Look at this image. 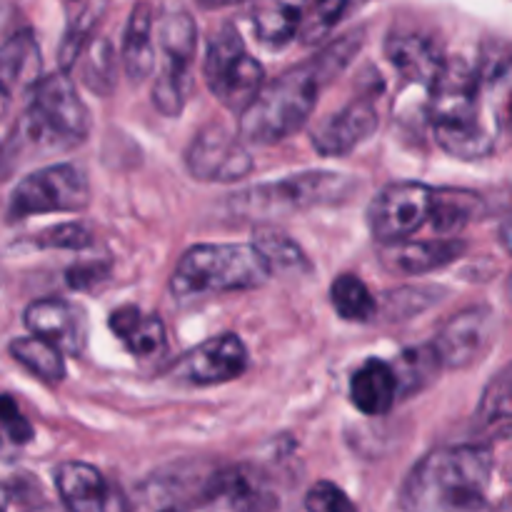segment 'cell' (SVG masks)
<instances>
[{
    "label": "cell",
    "instance_id": "7c38bea8",
    "mask_svg": "<svg viewBox=\"0 0 512 512\" xmlns=\"http://www.w3.org/2000/svg\"><path fill=\"white\" fill-rule=\"evenodd\" d=\"M185 168L203 183H233L253 170V158L230 130L210 123L188 145Z\"/></svg>",
    "mask_w": 512,
    "mask_h": 512
},
{
    "label": "cell",
    "instance_id": "f1b7e54d",
    "mask_svg": "<svg viewBox=\"0 0 512 512\" xmlns=\"http://www.w3.org/2000/svg\"><path fill=\"white\" fill-rule=\"evenodd\" d=\"M10 355L18 360L23 368H28L30 373L38 375L45 383H60L65 378V358L53 343L43 338H15L10 343Z\"/></svg>",
    "mask_w": 512,
    "mask_h": 512
},
{
    "label": "cell",
    "instance_id": "9c48e42d",
    "mask_svg": "<svg viewBox=\"0 0 512 512\" xmlns=\"http://www.w3.org/2000/svg\"><path fill=\"white\" fill-rule=\"evenodd\" d=\"M90 203L88 178L70 163L48 165L25 175L10 195L8 215L13 220L45 213H80Z\"/></svg>",
    "mask_w": 512,
    "mask_h": 512
},
{
    "label": "cell",
    "instance_id": "2e32d148",
    "mask_svg": "<svg viewBox=\"0 0 512 512\" xmlns=\"http://www.w3.org/2000/svg\"><path fill=\"white\" fill-rule=\"evenodd\" d=\"M25 328L48 343H53L60 353L80 355L88 343V320L75 305L58 298L35 300L25 308Z\"/></svg>",
    "mask_w": 512,
    "mask_h": 512
},
{
    "label": "cell",
    "instance_id": "ffe728a7",
    "mask_svg": "<svg viewBox=\"0 0 512 512\" xmlns=\"http://www.w3.org/2000/svg\"><path fill=\"white\" fill-rule=\"evenodd\" d=\"M43 78V58L33 30L18 28L0 45V98L30 93Z\"/></svg>",
    "mask_w": 512,
    "mask_h": 512
},
{
    "label": "cell",
    "instance_id": "f35d334b",
    "mask_svg": "<svg viewBox=\"0 0 512 512\" xmlns=\"http://www.w3.org/2000/svg\"><path fill=\"white\" fill-rule=\"evenodd\" d=\"M498 235H500V245H503V248L512 255V210L508 215H505L503 223H500Z\"/></svg>",
    "mask_w": 512,
    "mask_h": 512
},
{
    "label": "cell",
    "instance_id": "60d3db41",
    "mask_svg": "<svg viewBox=\"0 0 512 512\" xmlns=\"http://www.w3.org/2000/svg\"><path fill=\"white\" fill-rule=\"evenodd\" d=\"M8 505H10V493L5 485H0V512H8Z\"/></svg>",
    "mask_w": 512,
    "mask_h": 512
},
{
    "label": "cell",
    "instance_id": "83f0119b",
    "mask_svg": "<svg viewBox=\"0 0 512 512\" xmlns=\"http://www.w3.org/2000/svg\"><path fill=\"white\" fill-rule=\"evenodd\" d=\"M370 0H310L305 10L303 28H300V40L305 45H318L335 33V28L353 18L363 5Z\"/></svg>",
    "mask_w": 512,
    "mask_h": 512
},
{
    "label": "cell",
    "instance_id": "74e56055",
    "mask_svg": "<svg viewBox=\"0 0 512 512\" xmlns=\"http://www.w3.org/2000/svg\"><path fill=\"white\" fill-rule=\"evenodd\" d=\"M18 28H23V25H18V10L10 3H3V0H0V45H3Z\"/></svg>",
    "mask_w": 512,
    "mask_h": 512
},
{
    "label": "cell",
    "instance_id": "603a6c76",
    "mask_svg": "<svg viewBox=\"0 0 512 512\" xmlns=\"http://www.w3.org/2000/svg\"><path fill=\"white\" fill-rule=\"evenodd\" d=\"M153 8L150 3L140 0L133 10H130L128 25H125L123 35V65L125 73L133 83H143L150 78L155 65V43H153Z\"/></svg>",
    "mask_w": 512,
    "mask_h": 512
},
{
    "label": "cell",
    "instance_id": "9a60e30c",
    "mask_svg": "<svg viewBox=\"0 0 512 512\" xmlns=\"http://www.w3.org/2000/svg\"><path fill=\"white\" fill-rule=\"evenodd\" d=\"M55 485L68 512H128V500L88 463H63L55 473Z\"/></svg>",
    "mask_w": 512,
    "mask_h": 512
},
{
    "label": "cell",
    "instance_id": "f546056e",
    "mask_svg": "<svg viewBox=\"0 0 512 512\" xmlns=\"http://www.w3.org/2000/svg\"><path fill=\"white\" fill-rule=\"evenodd\" d=\"M330 300H333L335 313L348 323H368L378 313L373 293L358 275H340L330 285Z\"/></svg>",
    "mask_w": 512,
    "mask_h": 512
},
{
    "label": "cell",
    "instance_id": "ba28073f",
    "mask_svg": "<svg viewBox=\"0 0 512 512\" xmlns=\"http://www.w3.org/2000/svg\"><path fill=\"white\" fill-rule=\"evenodd\" d=\"M158 45L163 68L155 75L153 103L163 115H180L190 90V65L198 45V28L185 10H165L158 20Z\"/></svg>",
    "mask_w": 512,
    "mask_h": 512
},
{
    "label": "cell",
    "instance_id": "d6a6232c",
    "mask_svg": "<svg viewBox=\"0 0 512 512\" xmlns=\"http://www.w3.org/2000/svg\"><path fill=\"white\" fill-rule=\"evenodd\" d=\"M478 418L483 423H500L512 420V363L505 365L483 390Z\"/></svg>",
    "mask_w": 512,
    "mask_h": 512
},
{
    "label": "cell",
    "instance_id": "f6af8a7d",
    "mask_svg": "<svg viewBox=\"0 0 512 512\" xmlns=\"http://www.w3.org/2000/svg\"><path fill=\"white\" fill-rule=\"evenodd\" d=\"M160 512H185V510H175V508H163Z\"/></svg>",
    "mask_w": 512,
    "mask_h": 512
},
{
    "label": "cell",
    "instance_id": "7a4b0ae2",
    "mask_svg": "<svg viewBox=\"0 0 512 512\" xmlns=\"http://www.w3.org/2000/svg\"><path fill=\"white\" fill-rule=\"evenodd\" d=\"M493 453L485 445H450L425 455L400 490L405 512H493L488 498Z\"/></svg>",
    "mask_w": 512,
    "mask_h": 512
},
{
    "label": "cell",
    "instance_id": "4fadbf2b",
    "mask_svg": "<svg viewBox=\"0 0 512 512\" xmlns=\"http://www.w3.org/2000/svg\"><path fill=\"white\" fill-rule=\"evenodd\" d=\"M248 368V348L235 333L210 338L183 355L173 378L188 385H220L240 378Z\"/></svg>",
    "mask_w": 512,
    "mask_h": 512
},
{
    "label": "cell",
    "instance_id": "836d02e7",
    "mask_svg": "<svg viewBox=\"0 0 512 512\" xmlns=\"http://www.w3.org/2000/svg\"><path fill=\"white\" fill-rule=\"evenodd\" d=\"M38 248H55V250H85L93 245V235L83 223H63L55 228L43 230L33 240Z\"/></svg>",
    "mask_w": 512,
    "mask_h": 512
},
{
    "label": "cell",
    "instance_id": "cb8c5ba5",
    "mask_svg": "<svg viewBox=\"0 0 512 512\" xmlns=\"http://www.w3.org/2000/svg\"><path fill=\"white\" fill-rule=\"evenodd\" d=\"M480 73V100L495 135H512V58H500Z\"/></svg>",
    "mask_w": 512,
    "mask_h": 512
},
{
    "label": "cell",
    "instance_id": "b9f144b4",
    "mask_svg": "<svg viewBox=\"0 0 512 512\" xmlns=\"http://www.w3.org/2000/svg\"><path fill=\"white\" fill-rule=\"evenodd\" d=\"M35 512H68L65 508H53V505H45V508L35 510Z\"/></svg>",
    "mask_w": 512,
    "mask_h": 512
},
{
    "label": "cell",
    "instance_id": "3957f363",
    "mask_svg": "<svg viewBox=\"0 0 512 512\" xmlns=\"http://www.w3.org/2000/svg\"><path fill=\"white\" fill-rule=\"evenodd\" d=\"M430 123L445 153L460 160H480L498 145L480 100V73L465 60H445L430 85Z\"/></svg>",
    "mask_w": 512,
    "mask_h": 512
},
{
    "label": "cell",
    "instance_id": "d4e9b609",
    "mask_svg": "<svg viewBox=\"0 0 512 512\" xmlns=\"http://www.w3.org/2000/svg\"><path fill=\"white\" fill-rule=\"evenodd\" d=\"M110 330L138 358H150L165 345V328L158 315L140 313L135 305H123L110 315Z\"/></svg>",
    "mask_w": 512,
    "mask_h": 512
},
{
    "label": "cell",
    "instance_id": "ab89813d",
    "mask_svg": "<svg viewBox=\"0 0 512 512\" xmlns=\"http://www.w3.org/2000/svg\"><path fill=\"white\" fill-rule=\"evenodd\" d=\"M203 8H225V5H238V3H248V0H198Z\"/></svg>",
    "mask_w": 512,
    "mask_h": 512
},
{
    "label": "cell",
    "instance_id": "4dcf8cb0",
    "mask_svg": "<svg viewBox=\"0 0 512 512\" xmlns=\"http://www.w3.org/2000/svg\"><path fill=\"white\" fill-rule=\"evenodd\" d=\"M395 375H398V388L405 390V395L418 393L425 385L433 383L435 375L440 373V360L435 355L433 345H418V348L405 350L398 358V365L393 363Z\"/></svg>",
    "mask_w": 512,
    "mask_h": 512
},
{
    "label": "cell",
    "instance_id": "d6986e66",
    "mask_svg": "<svg viewBox=\"0 0 512 512\" xmlns=\"http://www.w3.org/2000/svg\"><path fill=\"white\" fill-rule=\"evenodd\" d=\"M465 253V243L458 238H433V240H400V243L383 245L380 260L390 273L398 275H425L433 270L455 263Z\"/></svg>",
    "mask_w": 512,
    "mask_h": 512
},
{
    "label": "cell",
    "instance_id": "44dd1931",
    "mask_svg": "<svg viewBox=\"0 0 512 512\" xmlns=\"http://www.w3.org/2000/svg\"><path fill=\"white\" fill-rule=\"evenodd\" d=\"M398 375L393 363L370 358L350 378V400L365 415H388L398 398Z\"/></svg>",
    "mask_w": 512,
    "mask_h": 512
},
{
    "label": "cell",
    "instance_id": "6da1fadb",
    "mask_svg": "<svg viewBox=\"0 0 512 512\" xmlns=\"http://www.w3.org/2000/svg\"><path fill=\"white\" fill-rule=\"evenodd\" d=\"M363 45V33H348L325 45L313 60L263 85L253 103L240 113V138L255 145H273L298 133L313 115L318 95Z\"/></svg>",
    "mask_w": 512,
    "mask_h": 512
},
{
    "label": "cell",
    "instance_id": "d590c367",
    "mask_svg": "<svg viewBox=\"0 0 512 512\" xmlns=\"http://www.w3.org/2000/svg\"><path fill=\"white\" fill-rule=\"evenodd\" d=\"M305 510L308 512H358L355 510L353 500L348 498L343 488L335 483L320 480L305 495Z\"/></svg>",
    "mask_w": 512,
    "mask_h": 512
},
{
    "label": "cell",
    "instance_id": "e0dca14e",
    "mask_svg": "<svg viewBox=\"0 0 512 512\" xmlns=\"http://www.w3.org/2000/svg\"><path fill=\"white\" fill-rule=\"evenodd\" d=\"M378 123V110H375L373 100H353L313 130V145L323 155L343 158V155L353 153L360 143H365L378 130Z\"/></svg>",
    "mask_w": 512,
    "mask_h": 512
},
{
    "label": "cell",
    "instance_id": "ee69618b",
    "mask_svg": "<svg viewBox=\"0 0 512 512\" xmlns=\"http://www.w3.org/2000/svg\"><path fill=\"white\" fill-rule=\"evenodd\" d=\"M503 512H512V495H510V500H508V503L503 505Z\"/></svg>",
    "mask_w": 512,
    "mask_h": 512
},
{
    "label": "cell",
    "instance_id": "8d00e7d4",
    "mask_svg": "<svg viewBox=\"0 0 512 512\" xmlns=\"http://www.w3.org/2000/svg\"><path fill=\"white\" fill-rule=\"evenodd\" d=\"M0 435L15 445H25L33 438V425L20 413L18 403L10 395H0Z\"/></svg>",
    "mask_w": 512,
    "mask_h": 512
},
{
    "label": "cell",
    "instance_id": "8992f818",
    "mask_svg": "<svg viewBox=\"0 0 512 512\" xmlns=\"http://www.w3.org/2000/svg\"><path fill=\"white\" fill-rule=\"evenodd\" d=\"M353 190L355 183L348 175L310 170V173L288 175L280 183H265L243 190L233 195L230 205L243 218H273V215L345 203Z\"/></svg>",
    "mask_w": 512,
    "mask_h": 512
},
{
    "label": "cell",
    "instance_id": "ac0fdd59",
    "mask_svg": "<svg viewBox=\"0 0 512 512\" xmlns=\"http://www.w3.org/2000/svg\"><path fill=\"white\" fill-rule=\"evenodd\" d=\"M385 58L405 83L430 88L445 65V55L433 38L420 33H390L385 40Z\"/></svg>",
    "mask_w": 512,
    "mask_h": 512
},
{
    "label": "cell",
    "instance_id": "1f68e13d",
    "mask_svg": "<svg viewBox=\"0 0 512 512\" xmlns=\"http://www.w3.org/2000/svg\"><path fill=\"white\" fill-rule=\"evenodd\" d=\"M85 65H83V80L93 93L110 95L115 85V53L113 45L105 38L93 40L85 45Z\"/></svg>",
    "mask_w": 512,
    "mask_h": 512
},
{
    "label": "cell",
    "instance_id": "277c9868",
    "mask_svg": "<svg viewBox=\"0 0 512 512\" xmlns=\"http://www.w3.org/2000/svg\"><path fill=\"white\" fill-rule=\"evenodd\" d=\"M270 270L253 243L195 245L180 258L170 290L180 298L208 293H240L268 283Z\"/></svg>",
    "mask_w": 512,
    "mask_h": 512
},
{
    "label": "cell",
    "instance_id": "30bf717a",
    "mask_svg": "<svg viewBox=\"0 0 512 512\" xmlns=\"http://www.w3.org/2000/svg\"><path fill=\"white\" fill-rule=\"evenodd\" d=\"M433 188L423 183L385 185L368 208V225L373 238L383 245L408 240L430 223Z\"/></svg>",
    "mask_w": 512,
    "mask_h": 512
},
{
    "label": "cell",
    "instance_id": "4316f807",
    "mask_svg": "<svg viewBox=\"0 0 512 512\" xmlns=\"http://www.w3.org/2000/svg\"><path fill=\"white\" fill-rule=\"evenodd\" d=\"M253 248L268 265L270 275H303L310 273L308 255L288 233L278 230L275 225H260L255 228Z\"/></svg>",
    "mask_w": 512,
    "mask_h": 512
},
{
    "label": "cell",
    "instance_id": "52a82bcc",
    "mask_svg": "<svg viewBox=\"0 0 512 512\" xmlns=\"http://www.w3.org/2000/svg\"><path fill=\"white\" fill-rule=\"evenodd\" d=\"M210 93L233 113H243L265 85V70L245 48L233 25H223L210 38L203 63Z\"/></svg>",
    "mask_w": 512,
    "mask_h": 512
},
{
    "label": "cell",
    "instance_id": "7bdbcfd3",
    "mask_svg": "<svg viewBox=\"0 0 512 512\" xmlns=\"http://www.w3.org/2000/svg\"><path fill=\"white\" fill-rule=\"evenodd\" d=\"M508 300H510V308H512V275L508 278Z\"/></svg>",
    "mask_w": 512,
    "mask_h": 512
},
{
    "label": "cell",
    "instance_id": "8fae6325",
    "mask_svg": "<svg viewBox=\"0 0 512 512\" xmlns=\"http://www.w3.org/2000/svg\"><path fill=\"white\" fill-rule=\"evenodd\" d=\"M498 333L495 313L485 305H473L455 313L443 328L438 330L433 345L440 360V368L465 370L478 365L490 353Z\"/></svg>",
    "mask_w": 512,
    "mask_h": 512
},
{
    "label": "cell",
    "instance_id": "5bb4252c",
    "mask_svg": "<svg viewBox=\"0 0 512 512\" xmlns=\"http://www.w3.org/2000/svg\"><path fill=\"white\" fill-rule=\"evenodd\" d=\"M203 500L225 512H273L278 505L268 480L250 465H233L210 473Z\"/></svg>",
    "mask_w": 512,
    "mask_h": 512
},
{
    "label": "cell",
    "instance_id": "5b68a950",
    "mask_svg": "<svg viewBox=\"0 0 512 512\" xmlns=\"http://www.w3.org/2000/svg\"><path fill=\"white\" fill-rule=\"evenodd\" d=\"M20 130L43 150H70L88 138L90 115L68 73L43 75L30 90Z\"/></svg>",
    "mask_w": 512,
    "mask_h": 512
},
{
    "label": "cell",
    "instance_id": "7402d4cb",
    "mask_svg": "<svg viewBox=\"0 0 512 512\" xmlns=\"http://www.w3.org/2000/svg\"><path fill=\"white\" fill-rule=\"evenodd\" d=\"M308 0H255L250 23L255 38L268 48H285L303 28Z\"/></svg>",
    "mask_w": 512,
    "mask_h": 512
},
{
    "label": "cell",
    "instance_id": "484cf974",
    "mask_svg": "<svg viewBox=\"0 0 512 512\" xmlns=\"http://www.w3.org/2000/svg\"><path fill=\"white\" fill-rule=\"evenodd\" d=\"M480 213H483V198L478 193L458 188H433L430 225L440 238H455Z\"/></svg>",
    "mask_w": 512,
    "mask_h": 512
},
{
    "label": "cell",
    "instance_id": "e575fe53",
    "mask_svg": "<svg viewBox=\"0 0 512 512\" xmlns=\"http://www.w3.org/2000/svg\"><path fill=\"white\" fill-rule=\"evenodd\" d=\"M438 295H443L440 288H403V290H395V293H388L385 298V310H388L390 318L398 315V310H405L400 313V318H408V315H418L423 310H428L435 300H440Z\"/></svg>",
    "mask_w": 512,
    "mask_h": 512
}]
</instances>
